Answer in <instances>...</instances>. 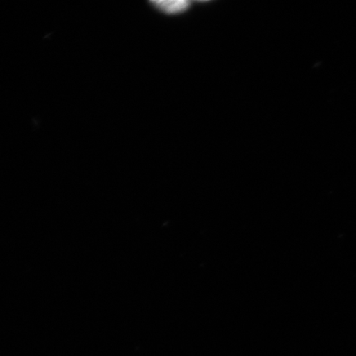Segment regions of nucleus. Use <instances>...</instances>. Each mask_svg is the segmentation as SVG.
<instances>
[{
  "instance_id": "1",
  "label": "nucleus",
  "mask_w": 356,
  "mask_h": 356,
  "mask_svg": "<svg viewBox=\"0 0 356 356\" xmlns=\"http://www.w3.org/2000/svg\"><path fill=\"white\" fill-rule=\"evenodd\" d=\"M154 7L158 8L167 15H178V13H184L188 10L191 2L186 0H170V1H154L151 2Z\"/></svg>"
}]
</instances>
